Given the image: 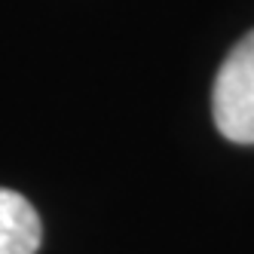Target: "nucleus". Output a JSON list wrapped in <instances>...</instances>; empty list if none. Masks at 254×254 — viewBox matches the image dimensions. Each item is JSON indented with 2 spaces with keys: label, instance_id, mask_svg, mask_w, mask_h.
<instances>
[{
  "label": "nucleus",
  "instance_id": "nucleus-1",
  "mask_svg": "<svg viewBox=\"0 0 254 254\" xmlns=\"http://www.w3.org/2000/svg\"><path fill=\"white\" fill-rule=\"evenodd\" d=\"M214 126L233 144H254V31L233 46L211 92Z\"/></svg>",
  "mask_w": 254,
  "mask_h": 254
},
{
  "label": "nucleus",
  "instance_id": "nucleus-2",
  "mask_svg": "<svg viewBox=\"0 0 254 254\" xmlns=\"http://www.w3.org/2000/svg\"><path fill=\"white\" fill-rule=\"evenodd\" d=\"M40 217L22 193L0 187V254H37Z\"/></svg>",
  "mask_w": 254,
  "mask_h": 254
}]
</instances>
